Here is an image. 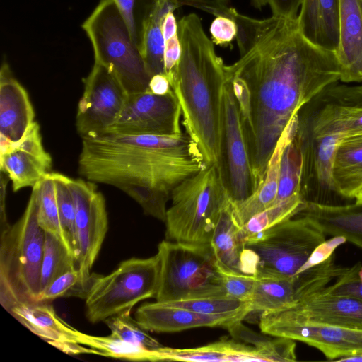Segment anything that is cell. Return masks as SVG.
Wrapping results in <instances>:
<instances>
[{
  "label": "cell",
  "instance_id": "48",
  "mask_svg": "<svg viewBox=\"0 0 362 362\" xmlns=\"http://www.w3.org/2000/svg\"><path fill=\"white\" fill-rule=\"evenodd\" d=\"M358 275L359 276V279L362 281V264L358 269Z\"/></svg>",
  "mask_w": 362,
  "mask_h": 362
},
{
  "label": "cell",
  "instance_id": "6",
  "mask_svg": "<svg viewBox=\"0 0 362 362\" xmlns=\"http://www.w3.org/2000/svg\"><path fill=\"white\" fill-rule=\"evenodd\" d=\"M159 303L227 296L210 243L164 240L158 245Z\"/></svg>",
  "mask_w": 362,
  "mask_h": 362
},
{
  "label": "cell",
  "instance_id": "18",
  "mask_svg": "<svg viewBox=\"0 0 362 362\" xmlns=\"http://www.w3.org/2000/svg\"><path fill=\"white\" fill-rule=\"evenodd\" d=\"M250 313L248 310H243L206 314L156 301L139 307L135 320L146 331L171 333L202 327L228 329L242 322Z\"/></svg>",
  "mask_w": 362,
  "mask_h": 362
},
{
  "label": "cell",
  "instance_id": "14",
  "mask_svg": "<svg viewBox=\"0 0 362 362\" xmlns=\"http://www.w3.org/2000/svg\"><path fill=\"white\" fill-rule=\"evenodd\" d=\"M83 83L76 119L81 138L105 133L117 119L128 95L117 78L96 62Z\"/></svg>",
  "mask_w": 362,
  "mask_h": 362
},
{
  "label": "cell",
  "instance_id": "34",
  "mask_svg": "<svg viewBox=\"0 0 362 362\" xmlns=\"http://www.w3.org/2000/svg\"><path fill=\"white\" fill-rule=\"evenodd\" d=\"M104 322L110 329V335L115 338L149 349L163 346L131 317V311L110 317Z\"/></svg>",
  "mask_w": 362,
  "mask_h": 362
},
{
  "label": "cell",
  "instance_id": "1",
  "mask_svg": "<svg viewBox=\"0 0 362 362\" xmlns=\"http://www.w3.org/2000/svg\"><path fill=\"white\" fill-rule=\"evenodd\" d=\"M227 17L237 26L240 58L226 65V74L237 98L258 187L291 119L325 88L340 81V69L335 52L300 34L297 18L259 20L233 8Z\"/></svg>",
  "mask_w": 362,
  "mask_h": 362
},
{
  "label": "cell",
  "instance_id": "25",
  "mask_svg": "<svg viewBox=\"0 0 362 362\" xmlns=\"http://www.w3.org/2000/svg\"><path fill=\"white\" fill-rule=\"evenodd\" d=\"M296 120V114L281 136L269 162L264 179L256 191L243 202L233 204V218L239 229L252 217L274 204L278 192L281 156L285 146L294 136Z\"/></svg>",
  "mask_w": 362,
  "mask_h": 362
},
{
  "label": "cell",
  "instance_id": "7",
  "mask_svg": "<svg viewBox=\"0 0 362 362\" xmlns=\"http://www.w3.org/2000/svg\"><path fill=\"white\" fill-rule=\"evenodd\" d=\"M95 62L109 69L128 93L148 90L151 76L113 0H100L82 24Z\"/></svg>",
  "mask_w": 362,
  "mask_h": 362
},
{
  "label": "cell",
  "instance_id": "31",
  "mask_svg": "<svg viewBox=\"0 0 362 362\" xmlns=\"http://www.w3.org/2000/svg\"><path fill=\"white\" fill-rule=\"evenodd\" d=\"M74 256L54 235L45 232L43 255L40 270V291L62 274L78 268Z\"/></svg>",
  "mask_w": 362,
  "mask_h": 362
},
{
  "label": "cell",
  "instance_id": "20",
  "mask_svg": "<svg viewBox=\"0 0 362 362\" xmlns=\"http://www.w3.org/2000/svg\"><path fill=\"white\" fill-rule=\"evenodd\" d=\"M29 95L6 62L0 71V138L16 143L35 122Z\"/></svg>",
  "mask_w": 362,
  "mask_h": 362
},
{
  "label": "cell",
  "instance_id": "47",
  "mask_svg": "<svg viewBox=\"0 0 362 362\" xmlns=\"http://www.w3.org/2000/svg\"><path fill=\"white\" fill-rule=\"evenodd\" d=\"M353 199H355L356 203H362V185L356 190Z\"/></svg>",
  "mask_w": 362,
  "mask_h": 362
},
{
  "label": "cell",
  "instance_id": "10",
  "mask_svg": "<svg viewBox=\"0 0 362 362\" xmlns=\"http://www.w3.org/2000/svg\"><path fill=\"white\" fill-rule=\"evenodd\" d=\"M362 132V83H333L297 113L298 140Z\"/></svg>",
  "mask_w": 362,
  "mask_h": 362
},
{
  "label": "cell",
  "instance_id": "12",
  "mask_svg": "<svg viewBox=\"0 0 362 362\" xmlns=\"http://www.w3.org/2000/svg\"><path fill=\"white\" fill-rule=\"evenodd\" d=\"M259 326L264 334L300 341L315 347L329 360L362 355V329L308 322L286 310L261 313Z\"/></svg>",
  "mask_w": 362,
  "mask_h": 362
},
{
  "label": "cell",
  "instance_id": "46",
  "mask_svg": "<svg viewBox=\"0 0 362 362\" xmlns=\"http://www.w3.org/2000/svg\"><path fill=\"white\" fill-rule=\"evenodd\" d=\"M148 90L156 95H165L171 90L170 81L165 74L153 75L150 80Z\"/></svg>",
  "mask_w": 362,
  "mask_h": 362
},
{
  "label": "cell",
  "instance_id": "36",
  "mask_svg": "<svg viewBox=\"0 0 362 362\" xmlns=\"http://www.w3.org/2000/svg\"><path fill=\"white\" fill-rule=\"evenodd\" d=\"M163 303L206 314H223L243 310H248L251 313L248 302H245L228 296Z\"/></svg>",
  "mask_w": 362,
  "mask_h": 362
},
{
  "label": "cell",
  "instance_id": "23",
  "mask_svg": "<svg viewBox=\"0 0 362 362\" xmlns=\"http://www.w3.org/2000/svg\"><path fill=\"white\" fill-rule=\"evenodd\" d=\"M340 0H302L297 17L300 34L313 45L336 52L339 37Z\"/></svg>",
  "mask_w": 362,
  "mask_h": 362
},
{
  "label": "cell",
  "instance_id": "24",
  "mask_svg": "<svg viewBox=\"0 0 362 362\" xmlns=\"http://www.w3.org/2000/svg\"><path fill=\"white\" fill-rule=\"evenodd\" d=\"M296 215L312 220L325 235L344 237L362 248V203L335 205L305 200Z\"/></svg>",
  "mask_w": 362,
  "mask_h": 362
},
{
  "label": "cell",
  "instance_id": "5",
  "mask_svg": "<svg viewBox=\"0 0 362 362\" xmlns=\"http://www.w3.org/2000/svg\"><path fill=\"white\" fill-rule=\"evenodd\" d=\"M228 199L215 163L183 180L171 192L165 221L166 240L210 243Z\"/></svg>",
  "mask_w": 362,
  "mask_h": 362
},
{
  "label": "cell",
  "instance_id": "43",
  "mask_svg": "<svg viewBox=\"0 0 362 362\" xmlns=\"http://www.w3.org/2000/svg\"><path fill=\"white\" fill-rule=\"evenodd\" d=\"M267 2L271 7L272 16L296 19L302 0H252V5L257 8H261Z\"/></svg>",
  "mask_w": 362,
  "mask_h": 362
},
{
  "label": "cell",
  "instance_id": "33",
  "mask_svg": "<svg viewBox=\"0 0 362 362\" xmlns=\"http://www.w3.org/2000/svg\"><path fill=\"white\" fill-rule=\"evenodd\" d=\"M304 202L302 194H298L254 216L240 228L243 241L255 234L294 216L300 210Z\"/></svg>",
  "mask_w": 362,
  "mask_h": 362
},
{
  "label": "cell",
  "instance_id": "9",
  "mask_svg": "<svg viewBox=\"0 0 362 362\" xmlns=\"http://www.w3.org/2000/svg\"><path fill=\"white\" fill-rule=\"evenodd\" d=\"M325 240V234L312 220L295 215L246 238L244 244L255 273L293 277Z\"/></svg>",
  "mask_w": 362,
  "mask_h": 362
},
{
  "label": "cell",
  "instance_id": "45",
  "mask_svg": "<svg viewBox=\"0 0 362 362\" xmlns=\"http://www.w3.org/2000/svg\"><path fill=\"white\" fill-rule=\"evenodd\" d=\"M177 8L189 6L216 16L226 17L230 7L228 0H169Z\"/></svg>",
  "mask_w": 362,
  "mask_h": 362
},
{
  "label": "cell",
  "instance_id": "39",
  "mask_svg": "<svg viewBox=\"0 0 362 362\" xmlns=\"http://www.w3.org/2000/svg\"><path fill=\"white\" fill-rule=\"evenodd\" d=\"M86 289L83 286L78 268L71 269L54 279L40 291L35 302H46L70 294H78L84 298Z\"/></svg>",
  "mask_w": 362,
  "mask_h": 362
},
{
  "label": "cell",
  "instance_id": "42",
  "mask_svg": "<svg viewBox=\"0 0 362 362\" xmlns=\"http://www.w3.org/2000/svg\"><path fill=\"white\" fill-rule=\"evenodd\" d=\"M212 42L217 45L230 44L237 34L235 21L228 17L216 16L210 26Z\"/></svg>",
  "mask_w": 362,
  "mask_h": 362
},
{
  "label": "cell",
  "instance_id": "4",
  "mask_svg": "<svg viewBox=\"0 0 362 362\" xmlns=\"http://www.w3.org/2000/svg\"><path fill=\"white\" fill-rule=\"evenodd\" d=\"M37 187L21 218L1 229L0 302L7 310L18 301H34L40 293L45 231L37 221Z\"/></svg>",
  "mask_w": 362,
  "mask_h": 362
},
{
  "label": "cell",
  "instance_id": "19",
  "mask_svg": "<svg viewBox=\"0 0 362 362\" xmlns=\"http://www.w3.org/2000/svg\"><path fill=\"white\" fill-rule=\"evenodd\" d=\"M285 310L308 322L362 329V300L332 295L323 288Z\"/></svg>",
  "mask_w": 362,
  "mask_h": 362
},
{
  "label": "cell",
  "instance_id": "29",
  "mask_svg": "<svg viewBox=\"0 0 362 362\" xmlns=\"http://www.w3.org/2000/svg\"><path fill=\"white\" fill-rule=\"evenodd\" d=\"M36 185L37 187V221L39 225L45 232L54 235L62 241L75 257L73 249L61 223L52 172L47 173Z\"/></svg>",
  "mask_w": 362,
  "mask_h": 362
},
{
  "label": "cell",
  "instance_id": "2",
  "mask_svg": "<svg viewBox=\"0 0 362 362\" xmlns=\"http://www.w3.org/2000/svg\"><path fill=\"white\" fill-rule=\"evenodd\" d=\"M82 139L78 173L113 186L134 199L145 214L163 222L173 189L208 165L187 133L172 136L105 132Z\"/></svg>",
  "mask_w": 362,
  "mask_h": 362
},
{
  "label": "cell",
  "instance_id": "13",
  "mask_svg": "<svg viewBox=\"0 0 362 362\" xmlns=\"http://www.w3.org/2000/svg\"><path fill=\"white\" fill-rule=\"evenodd\" d=\"M69 184L75 205L78 269L87 291L92 276L90 270L107 231L105 199L95 182L70 178Z\"/></svg>",
  "mask_w": 362,
  "mask_h": 362
},
{
  "label": "cell",
  "instance_id": "30",
  "mask_svg": "<svg viewBox=\"0 0 362 362\" xmlns=\"http://www.w3.org/2000/svg\"><path fill=\"white\" fill-rule=\"evenodd\" d=\"M79 343L100 351L104 356L136 361H158L159 348L149 349L111 335L99 337L81 332Z\"/></svg>",
  "mask_w": 362,
  "mask_h": 362
},
{
  "label": "cell",
  "instance_id": "40",
  "mask_svg": "<svg viewBox=\"0 0 362 362\" xmlns=\"http://www.w3.org/2000/svg\"><path fill=\"white\" fill-rule=\"evenodd\" d=\"M216 267L227 296L250 303L255 276L232 269L217 259Z\"/></svg>",
  "mask_w": 362,
  "mask_h": 362
},
{
  "label": "cell",
  "instance_id": "15",
  "mask_svg": "<svg viewBox=\"0 0 362 362\" xmlns=\"http://www.w3.org/2000/svg\"><path fill=\"white\" fill-rule=\"evenodd\" d=\"M181 107L173 89L160 95L149 90L128 93L115 122L105 132L134 135L172 136L182 133Z\"/></svg>",
  "mask_w": 362,
  "mask_h": 362
},
{
  "label": "cell",
  "instance_id": "32",
  "mask_svg": "<svg viewBox=\"0 0 362 362\" xmlns=\"http://www.w3.org/2000/svg\"><path fill=\"white\" fill-rule=\"evenodd\" d=\"M293 137L285 146L281 156L278 192L274 204L301 194L303 158Z\"/></svg>",
  "mask_w": 362,
  "mask_h": 362
},
{
  "label": "cell",
  "instance_id": "21",
  "mask_svg": "<svg viewBox=\"0 0 362 362\" xmlns=\"http://www.w3.org/2000/svg\"><path fill=\"white\" fill-rule=\"evenodd\" d=\"M275 361L272 339L251 346L235 340H221L203 346L175 349L161 346L158 361Z\"/></svg>",
  "mask_w": 362,
  "mask_h": 362
},
{
  "label": "cell",
  "instance_id": "11",
  "mask_svg": "<svg viewBox=\"0 0 362 362\" xmlns=\"http://www.w3.org/2000/svg\"><path fill=\"white\" fill-rule=\"evenodd\" d=\"M220 155L218 163L226 194L233 204L250 197L257 186L243 134L231 81L226 76L221 98Z\"/></svg>",
  "mask_w": 362,
  "mask_h": 362
},
{
  "label": "cell",
  "instance_id": "16",
  "mask_svg": "<svg viewBox=\"0 0 362 362\" xmlns=\"http://www.w3.org/2000/svg\"><path fill=\"white\" fill-rule=\"evenodd\" d=\"M1 173L12 182L13 192L35 186L50 173L52 160L43 147L40 127L34 122L16 143L0 142Z\"/></svg>",
  "mask_w": 362,
  "mask_h": 362
},
{
  "label": "cell",
  "instance_id": "8",
  "mask_svg": "<svg viewBox=\"0 0 362 362\" xmlns=\"http://www.w3.org/2000/svg\"><path fill=\"white\" fill-rule=\"evenodd\" d=\"M160 269L156 254L124 260L107 275L92 276L84 298L88 320L92 323L105 321L131 311L143 300L156 298Z\"/></svg>",
  "mask_w": 362,
  "mask_h": 362
},
{
  "label": "cell",
  "instance_id": "26",
  "mask_svg": "<svg viewBox=\"0 0 362 362\" xmlns=\"http://www.w3.org/2000/svg\"><path fill=\"white\" fill-rule=\"evenodd\" d=\"M334 190L353 198L362 185V132L346 135L337 150L333 168Z\"/></svg>",
  "mask_w": 362,
  "mask_h": 362
},
{
  "label": "cell",
  "instance_id": "44",
  "mask_svg": "<svg viewBox=\"0 0 362 362\" xmlns=\"http://www.w3.org/2000/svg\"><path fill=\"white\" fill-rule=\"evenodd\" d=\"M346 241V240L341 236H335L327 240H325L314 250L298 274L327 260L333 255L335 249Z\"/></svg>",
  "mask_w": 362,
  "mask_h": 362
},
{
  "label": "cell",
  "instance_id": "28",
  "mask_svg": "<svg viewBox=\"0 0 362 362\" xmlns=\"http://www.w3.org/2000/svg\"><path fill=\"white\" fill-rule=\"evenodd\" d=\"M210 244L218 261L232 269L245 273V244L233 221V203L229 198L221 211Z\"/></svg>",
  "mask_w": 362,
  "mask_h": 362
},
{
  "label": "cell",
  "instance_id": "41",
  "mask_svg": "<svg viewBox=\"0 0 362 362\" xmlns=\"http://www.w3.org/2000/svg\"><path fill=\"white\" fill-rule=\"evenodd\" d=\"M361 266V263L358 262L351 267H346L334 284L327 285L323 291L332 295L347 296L362 300V281L358 275Z\"/></svg>",
  "mask_w": 362,
  "mask_h": 362
},
{
  "label": "cell",
  "instance_id": "3",
  "mask_svg": "<svg viewBox=\"0 0 362 362\" xmlns=\"http://www.w3.org/2000/svg\"><path fill=\"white\" fill-rule=\"evenodd\" d=\"M178 35L181 57L171 88L181 107L186 133L199 146L206 164L218 165L226 65L197 14L180 18Z\"/></svg>",
  "mask_w": 362,
  "mask_h": 362
},
{
  "label": "cell",
  "instance_id": "38",
  "mask_svg": "<svg viewBox=\"0 0 362 362\" xmlns=\"http://www.w3.org/2000/svg\"><path fill=\"white\" fill-rule=\"evenodd\" d=\"M140 50L144 21L157 0H113Z\"/></svg>",
  "mask_w": 362,
  "mask_h": 362
},
{
  "label": "cell",
  "instance_id": "27",
  "mask_svg": "<svg viewBox=\"0 0 362 362\" xmlns=\"http://www.w3.org/2000/svg\"><path fill=\"white\" fill-rule=\"evenodd\" d=\"M176 8L169 0H157L144 21L140 52L151 77L165 74L162 25L165 15Z\"/></svg>",
  "mask_w": 362,
  "mask_h": 362
},
{
  "label": "cell",
  "instance_id": "37",
  "mask_svg": "<svg viewBox=\"0 0 362 362\" xmlns=\"http://www.w3.org/2000/svg\"><path fill=\"white\" fill-rule=\"evenodd\" d=\"M162 28L165 40L164 69L171 86L177 72L182 52L178 35V23L173 11L165 15Z\"/></svg>",
  "mask_w": 362,
  "mask_h": 362
},
{
  "label": "cell",
  "instance_id": "17",
  "mask_svg": "<svg viewBox=\"0 0 362 362\" xmlns=\"http://www.w3.org/2000/svg\"><path fill=\"white\" fill-rule=\"evenodd\" d=\"M7 311L33 333L65 353L102 356L100 351L81 344V332L59 317L45 302L18 301Z\"/></svg>",
  "mask_w": 362,
  "mask_h": 362
},
{
  "label": "cell",
  "instance_id": "22",
  "mask_svg": "<svg viewBox=\"0 0 362 362\" xmlns=\"http://www.w3.org/2000/svg\"><path fill=\"white\" fill-rule=\"evenodd\" d=\"M339 37L335 52L340 81L362 83V0H340Z\"/></svg>",
  "mask_w": 362,
  "mask_h": 362
},
{
  "label": "cell",
  "instance_id": "35",
  "mask_svg": "<svg viewBox=\"0 0 362 362\" xmlns=\"http://www.w3.org/2000/svg\"><path fill=\"white\" fill-rule=\"evenodd\" d=\"M52 175L55 182L61 223L77 261L78 251L75 223V205L69 184L70 177L59 173H52Z\"/></svg>",
  "mask_w": 362,
  "mask_h": 362
}]
</instances>
